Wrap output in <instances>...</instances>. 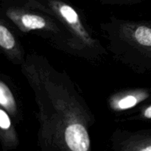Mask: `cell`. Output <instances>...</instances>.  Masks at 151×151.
<instances>
[{"mask_svg": "<svg viewBox=\"0 0 151 151\" xmlns=\"http://www.w3.org/2000/svg\"><path fill=\"white\" fill-rule=\"evenodd\" d=\"M99 2L103 4L109 5H126V4H134L143 1V0H97Z\"/></svg>", "mask_w": 151, "mask_h": 151, "instance_id": "8fae6325", "label": "cell"}, {"mask_svg": "<svg viewBox=\"0 0 151 151\" xmlns=\"http://www.w3.org/2000/svg\"><path fill=\"white\" fill-rule=\"evenodd\" d=\"M10 115L0 108V143L3 151H11L20 145L19 134Z\"/></svg>", "mask_w": 151, "mask_h": 151, "instance_id": "9c48e42d", "label": "cell"}, {"mask_svg": "<svg viewBox=\"0 0 151 151\" xmlns=\"http://www.w3.org/2000/svg\"><path fill=\"white\" fill-rule=\"evenodd\" d=\"M132 119H137V120H150L151 119V104L148 106H144L139 111H138L137 114L132 118Z\"/></svg>", "mask_w": 151, "mask_h": 151, "instance_id": "30bf717a", "label": "cell"}, {"mask_svg": "<svg viewBox=\"0 0 151 151\" xmlns=\"http://www.w3.org/2000/svg\"><path fill=\"white\" fill-rule=\"evenodd\" d=\"M0 49L4 57L13 64L22 66L26 60L27 56L18 38V33L1 18H0Z\"/></svg>", "mask_w": 151, "mask_h": 151, "instance_id": "8992f818", "label": "cell"}, {"mask_svg": "<svg viewBox=\"0 0 151 151\" xmlns=\"http://www.w3.org/2000/svg\"><path fill=\"white\" fill-rule=\"evenodd\" d=\"M111 151H151V129L116 128L111 137Z\"/></svg>", "mask_w": 151, "mask_h": 151, "instance_id": "5b68a950", "label": "cell"}, {"mask_svg": "<svg viewBox=\"0 0 151 151\" xmlns=\"http://www.w3.org/2000/svg\"><path fill=\"white\" fill-rule=\"evenodd\" d=\"M108 52L116 61L134 72H151V22L111 16L100 24Z\"/></svg>", "mask_w": 151, "mask_h": 151, "instance_id": "7a4b0ae2", "label": "cell"}, {"mask_svg": "<svg viewBox=\"0 0 151 151\" xmlns=\"http://www.w3.org/2000/svg\"><path fill=\"white\" fill-rule=\"evenodd\" d=\"M0 18L18 34L34 33L63 52L73 55L67 29L55 13L39 0H3Z\"/></svg>", "mask_w": 151, "mask_h": 151, "instance_id": "3957f363", "label": "cell"}, {"mask_svg": "<svg viewBox=\"0 0 151 151\" xmlns=\"http://www.w3.org/2000/svg\"><path fill=\"white\" fill-rule=\"evenodd\" d=\"M61 21L71 38L72 56L94 65L100 64L109 54L107 48L89 26L82 12L66 0H39Z\"/></svg>", "mask_w": 151, "mask_h": 151, "instance_id": "277c9868", "label": "cell"}, {"mask_svg": "<svg viewBox=\"0 0 151 151\" xmlns=\"http://www.w3.org/2000/svg\"><path fill=\"white\" fill-rule=\"evenodd\" d=\"M151 91L147 88H132L120 90L108 99V106L114 113L131 110L148 100Z\"/></svg>", "mask_w": 151, "mask_h": 151, "instance_id": "52a82bcc", "label": "cell"}, {"mask_svg": "<svg viewBox=\"0 0 151 151\" xmlns=\"http://www.w3.org/2000/svg\"><path fill=\"white\" fill-rule=\"evenodd\" d=\"M20 66L38 108L40 151H93L95 117L71 77L38 53L28 54Z\"/></svg>", "mask_w": 151, "mask_h": 151, "instance_id": "6da1fadb", "label": "cell"}, {"mask_svg": "<svg viewBox=\"0 0 151 151\" xmlns=\"http://www.w3.org/2000/svg\"><path fill=\"white\" fill-rule=\"evenodd\" d=\"M0 108L10 115L15 124L23 121L22 105L14 86L8 76L3 74L0 76Z\"/></svg>", "mask_w": 151, "mask_h": 151, "instance_id": "ba28073f", "label": "cell"}]
</instances>
